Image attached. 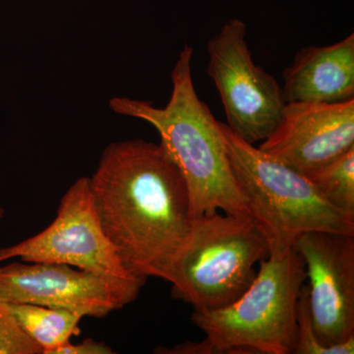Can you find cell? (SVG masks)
Returning <instances> with one entry per match:
<instances>
[{
  "label": "cell",
  "mask_w": 354,
  "mask_h": 354,
  "mask_svg": "<svg viewBox=\"0 0 354 354\" xmlns=\"http://www.w3.org/2000/svg\"><path fill=\"white\" fill-rule=\"evenodd\" d=\"M88 179L102 230L128 271L169 283L193 216L187 185L165 149L142 139L111 143Z\"/></svg>",
  "instance_id": "1"
},
{
  "label": "cell",
  "mask_w": 354,
  "mask_h": 354,
  "mask_svg": "<svg viewBox=\"0 0 354 354\" xmlns=\"http://www.w3.org/2000/svg\"><path fill=\"white\" fill-rule=\"evenodd\" d=\"M194 50L185 44L171 72V99L165 108L127 97H114V113L146 121L157 130L160 145L183 174L193 218L218 213L251 218L230 167L221 133L209 106L198 97L192 76Z\"/></svg>",
  "instance_id": "2"
},
{
  "label": "cell",
  "mask_w": 354,
  "mask_h": 354,
  "mask_svg": "<svg viewBox=\"0 0 354 354\" xmlns=\"http://www.w3.org/2000/svg\"><path fill=\"white\" fill-rule=\"evenodd\" d=\"M232 174L270 258L285 256L300 235H354V214L335 208L301 172L247 143L220 122Z\"/></svg>",
  "instance_id": "3"
},
{
  "label": "cell",
  "mask_w": 354,
  "mask_h": 354,
  "mask_svg": "<svg viewBox=\"0 0 354 354\" xmlns=\"http://www.w3.org/2000/svg\"><path fill=\"white\" fill-rule=\"evenodd\" d=\"M305 281L304 261L290 249L261 261L252 285L234 304L194 310L191 321L223 354H291Z\"/></svg>",
  "instance_id": "4"
},
{
  "label": "cell",
  "mask_w": 354,
  "mask_h": 354,
  "mask_svg": "<svg viewBox=\"0 0 354 354\" xmlns=\"http://www.w3.org/2000/svg\"><path fill=\"white\" fill-rule=\"evenodd\" d=\"M268 257L252 218L218 213L194 218L172 269V297L196 311L227 307L252 285L256 264Z\"/></svg>",
  "instance_id": "5"
},
{
  "label": "cell",
  "mask_w": 354,
  "mask_h": 354,
  "mask_svg": "<svg viewBox=\"0 0 354 354\" xmlns=\"http://www.w3.org/2000/svg\"><path fill=\"white\" fill-rule=\"evenodd\" d=\"M246 32L243 21H227L207 44V72L220 93L227 127L255 145L274 131L286 100L277 79L253 62Z\"/></svg>",
  "instance_id": "6"
},
{
  "label": "cell",
  "mask_w": 354,
  "mask_h": 354,
  "mask_svg": "<svg viewBox=\"0 0 354 354\" xmlns=\"http://www.w3.org/2000/svg\"><path fill=\"white\" fill-rule=\"evenodd\" d=\"M59 263L118 281H146L123 265L95 212L90 179L83 176L62 197L57 218L46 230L16 245L0 249V262Z\"/></svg>",
  "instance_id": "7"
},
{
  "label": "cell",
  "mask_w": 354,
  "mask_h": 354,
  "mask_svg": "<svg viewBox=\"0 0 354 354\" xmlns=\"http://www.w3.org/2000/svg\"><path fill=\"white\" fill-rule=\"evenodd\" d=\"M12 263L0 267V297L104 318L138 297L146 281L104 278L59 263Z\"/></svg>",
  "instance_id": "8"
},
{
  "label": "cell",
  "mask_w": 354,
  "mask_h": 354,
  "mask_svg": "<svg viewBox=\"0 0 354 354\" xmlns=\"http://www.w3.org/2000/svg\"><path fill=\"white\" fill-rule=\"evenodd\" d=\"M293 249L306 268L312 324L327 346L354 337V235L308 232Z\"/></svg>",
  "instance_id": "9"
},
{
  "label": "cell",
  "mask_w": 354,
  "mask_h": 354,
  "mask_svg": "<svg viewBox=\"0 0 354 354\" xmlns=\"http://www.w3.org/2000/svg\"><path fill=\"white\" fill-rule=\"evenodd\" d=\"M353 147L354 99L286 102L274 131L258 148L305 174Z\"/></svg>",
  "instance_id": "10"
},
{
  "label": "cell",
  "mask_w": 354,
  "mask_h": 354,
  "mask_svg": "<svg viewBox=\"0 0 354 354\" xmlns=\"http://www.w3.org/2000/svg\"><path fill=\"white\" fill-rule=\"evenodd\" d=\"M286 102L335 104L354 99V34L301 48L283 73Z\"/></svg>",
  "instance_id": "11"
},
{
  "label": "cell",
  "mask_w": 354,
  "mask_h": 354,
  "mask_svg": "<svg viewBox=\"0 0 354 354\" xmlns=\"http://www.w3.org/2000/svg\"><path fill=\"white\" fill-rule=\"evenodd\" d=\"M20 327L43 351L53 354L70 342L72 335H80L79 323L84 316L66 309L50 308L36 304H9Z\"/></svg>",
  "instance_id": "12"
},
{
  "label": "cell",
  "mask_w": 354,
  "mask_h": 354,
  "mask_svg": "<svg viewBox=\"0 0 354 354\" xmlns=\"http://www.w3.org/2000/svg\"><path fill=\"white\" fill-rule=\"evenodd\" d=\"M304 176L330 204L354 214V147Z\"/></svg>",
  "instance_id": "13"
},
{
  "label": "cell",
  "mask_w": 354,
  "mask_h": 354,
  "mask_svg": "<svg viewBox=\"0 0 354 354\" xmlns=\"http://www.w3.org/2000/svg\"><path fill=\"white\" fill-rule=\"evenodd\" d=\"M354 337L344 344L327 346L320 342L314 330L310 313L308 290L302 286L297 305V332L291 354H353Z\"/></svg>",
  "instance_id": "14"
},
{
  "label": "cell",
  "mask_w": 354,
  "mask_h": 354,
  "mask_svg": "<svg viewBox=\"0 0 354 354\" xmlns=\"http://www.w3.org/2000/svg\"><path fill=\"white\" fill-rule=\"evenodd\" d=\"M0 354H43L20 327L10 305L0 297Z\"/></svg>",
  "instance_id": "15"
},
{
  "label": "cell",
  "mask_w": 354,
  "mask_h": 354,
  "mask_svg": "<svg viewBox=\"0 0 354 354\" xmlns=\"http://www.w3.org/2000/svg\"><path fill=\"white\" fill-rule=\"evenodd\" d=\"M155 353L167 354H223L221 349L205 337L202 342H185L171 348H160Z\"/></svg>",
  "instance_id": "16"
},
{
  "label": "cell",
  "mask_w": 354,
  "mask_h": 354,
  "mask_svg": "<svg viewBox=\"0 0 354 354\" xmlns=\"http://www.w3.org/2000/svg\"><path fill=\"white\" fill-rule=\"evenodd\" d=\"M113 349L104 342L93 339H84L81 344H72L68 342L57 348L53 354H113Z\"/></svg>",
  "instance_id": "17"
},
{
  "label": "cell",
  "mask_w": 354,
  "mask_h": 354,
  "mask_svg": "<svg viewBox=\"0 0 354 354\" xmlns=\"http://www.w3.org/2000/svg\"><path fill=\"white\" fill-rule=\"evenodd\" d=\"M3 214H4L3 209H2L1 207H0V218H1L2 216H3Z\"/></svg>",
  "instance_id": "18"
}]
</instances>
